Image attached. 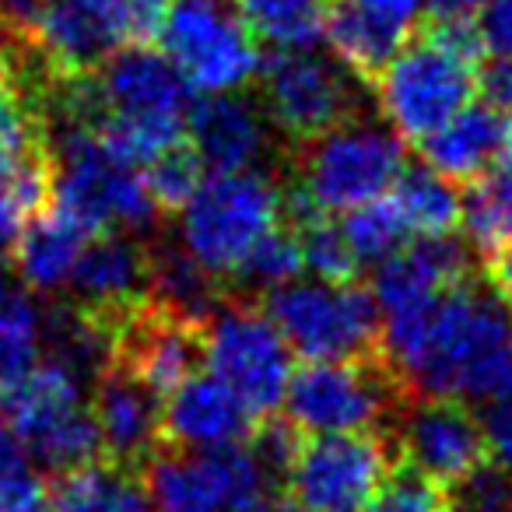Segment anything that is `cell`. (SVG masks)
<instances>
[{"label": "cell", "instance_id": "1", "mask_svg": "<svg viewBox=\"0 0 512 512\" xmlns=\"http://www.w3.org/2000/svg\"><path fill=\"white\" fill-rule=\"evenodd\" d=\"M383 358L407 397L495 400L512 390V320L474 278L386 313Z\"/></svg>", "mask_w": 512, "mask_h": 512}, {"label": "cell", "instance_id": "2", "mask_svg": "<svg viewBox=\"0 0 512 512\" xmlns=\"http://www.w3.org/2000/svg\"><path fill=\"white\" fill-rule=\"evenodd\" d=\"M404 165V141L397 130L362 113L313 141L295 144L288 151L285 179L327 214L383 197Z\"/></svg>", "mask_w": 512, "mask_h": 512}, {"label": "cell", "instance_id": "3", "mask_svg": "<svg viewBox=\"0 0 512 512\" xmlns=\"http://www.w3.org/2000/svg\"><path fill=\"white\" fill-rule=\"evenodd\" d=\"M260 309L281 330L285 344L309 362L383 355V320L372 292L358 281H288L260 295Z\"/></svg>", "mask_w": 512, "mask_h": 512}, {"label": "cell", "instance_id": "4", "mask_svg": "<svg viewBox=\"0 0 512 512\" xmlns=\"http://www.w3.org/2000/svg\"><path fill=\"white\" fill-rule=\"evenodd\" d=\"M285 414L302 432H390L411 404L383 355L306 362L285 386Z\"/></svg>", "mask_w": 512, "mask_h": 512}, {"label": "cell", "instance_id": "5", "mask_svg": "<svg viewBox=\"0 0 512 512\" xmlns=\"http://www.w3.org/2000/svg\"><path fill=\"white\" fill-rule=\"evenodd\" d=\"M281 186L267 169L214 172L179 211V242L207 271L228 278L242 256L281 225Z\"/></svg>", "mask_w": 512, "mask_h": 512}, {"label": "cell", "instance_id": "6", "mask_svg": "<svg viewBox=\"0 0 512 512\" xmlns=\"http://www.w3.org/2000/svg\"><path fill=\"white\" fill-rule=\"evenodd\" d=\"M0 414L25 442L29 463H39L50 474L102 460L85 383L53 358L36 362L18 383L0 390Z\"/></svg>", "mask_w": 512, "mask_h": 512}, {"label": "cell", "instance_id": "7", "mask_svg": "<svg viewBox=\"0 0 512 512\" xmlns=\"http://www.w3.org/2000/svg\"><path fill=\"white\" fill-rule=\"evenodd\" d=\"M200 348L207 372L235 393L253 421L278 411L292 376V348L260 302L228 292L200 330Z\"/></svg>", "mask_w": 512, "mask_h": 512}, {"label": "cell", "instance_id": "8", "mask_svg": "<svg viewBox=\"0 0 512 512\" xmlns=\"http://www.w3.org/2000/svg\"><path fill=\"white\" fill-rule=\"evenodd\" d=\"M260 109L288 148L306 144L365 113L362 81L337 60L309 50H278L260 60Z\"/></svg>", "mask_w": 512, "mask_h": 512}, {"label": "cell", "instance_id": "9", "mask_svg": "<svg viewBox=\"0 0 512 512\" xmlns=\"http://www.w3.org/2000/svg\"><path fill=\"white\" fill-rule=\"evenodd\" d=\"M137 474L155 512H253L271 495V481L246 442L218 449L158 442Z\"/></svg>", "mask_w": 512, "mask_h": 512}, {"label": "cell", "instance_id": "10", "mask_svg": "<svg viewBox=\"0 0 512 512\" xmlns=\"http://www.w3.org/2000/svg\"><path fill=\"white\" fill-rule=\"evenodd\" d=\"M158 43L190 88L207 95L239 92L264 60L232 0H169Z\"/></svg>", "mask_w": 512, "mask_h": 512}, {"label": "cell", "instance_id": "11", "mask_svg": "<svg viewBox=\"0 0 512 512\" xmlns=\"http://www.w3.org/2000/svg\"><path fill=\"white\" fill-rule=\"evenodd\" d=\"M123 46H134V0H46L18 39L43 81L85 78Z\"/></svg>", "mask_w": 512, "mask_h": 512}, {"label": "cell", "instance_id": "12", "mask_svg": "<svg viewBox=\"0 0 512 512\" xmlns=\"http://www.w3.org/2000/svg\"><path fill=\"white\" fill-rule=\"evenodd\" d=\"M397 460L390 432H330L302 439L285 498L302 512H362Z\"/></svg>", "mask_w": 512, "mask_h": 512}, {"label": "cell", "instance_id": "13", "mask_svg": "<svg viewBox=\"0 0 512 512\" xmlns=\"http://www.w3.org/2000/svg\"><path fill=\"white\" fill-rule=\"evenodd\" d=\"M369 88H376L379 109L400 141L418 144L467 106L477 92V67L418 32V43L400 46Z\"/></svg>", "mask_w": 512, "mask_h": 512}, {"label": "cell", "instance_id": "14", "mask_svg": "<svg viewBox=\"0 0 512 512\" xmlns=\"http://www.w3.org/2000/svg\"><path fill=\"white\" fill-rule=\"evenodd\" d=\"M88 85L95 99V123L116 116V120L155 123V127L179 130V134L186 130L193 88L179 74V67L151 46L116 50L106 64L88 74Z\"/></svg>", "mask_w": 512, "mask_h": 512}, {"label": "cell", "instance_id": "15", "mask_svg": "<svg viewBox=\"0 0 512 512\" xmlns=\"http://www.w3.org/2000/svg\"><path fill=\"white\" fill-rule=\"evenodd\" d=\"M393 442L400 460L414 463L446 488L491 460L481 418L467 400L453 397H414L393 425Z\"/></svg>", "mask_w": 512, "mask_h": 512}, {"label": "cell", "instance_id": "16", "mask_svg": "<svg viewBox=\"0 0 512 512\" xmlns=\"http://www.w3.org/2000/svg\"><path fill=\"white\" fill-rule=\"evenodd\" d=\"M116 362L165 400L179 383L200 372V362H204L200 327H190L141 299L120 316Z\"/></svg>", "mask_w": 512, "mask_h": 512}, {"label": "cell", "instance_id": "17", "mask_svg": "<svg viewBox=\"0 0 512 512\" xmlns=\"http://www.w3.org/2000/svg\"><path fill=\"white\" fill-rule=\"evenodd\" d=\"M88 404L99 425L102 460L123 470H141V463L162 442V397L130 369L113 362L92 379Z\"/></svg>", "mask_w": 512, "mask_h": 512}, {"label": "cell", "instance_id": "18", "mask_svg": "<svg viewBox=\"0 0 512 512\" xmlns=\"http://www.w3.org/2000/svg\"><path fill=\"white\" fill-rule=\"evenodd\" d=\"M190 148L211 172L267 169L274 151V127L256 99L235 92H214L197 99L186 116Z\"/></svg>", "mask_w": 512, "mask_h": 512}, {"label": "cell", "instance_id": "19", "mask_svg": "<svg viewBox=\"0 0 512 512\" xmlns=\"http://www.w3.org/2000/svg\"><path fill=\"white\" fill-rule=\"evenodd\" d=\"M470 281V253L453 235H428L379 260L372 274V299L379 313L428 302Z\"/></svg>", "mask_w": 512, "mask_h": 512}, {"label": "cell", "instance_id": "20", "mask_svg": "<svg viewBox=\"0 0 512 512\" xmlns=\"http://www.w3.org/2000/svg\"><path fill=\"white\" fill-rule=\"evenodd\" d=\"M253 414L211 372H193L162 400V442L183 449H218L246 442Z\"/></svg>", "mask_w": 512, "mask_h": 512}, {"label": "cell", "instance_id": "21", "mask_svg": "<svg viewBox=\"0 0 512 512\" xmlns=\"http://www.w3.org/2000/svg\"><path fill=\"white\" fill-rule=\"evenodd\" d=\"M144 260H148L144 299L162 313L204 330V323L228 295L225 278L207 271L197 256L186 253L183 242H172L165 235L144 239Z\"/></svg>", "mask_w": 512, "mask_h": 512}, {"label": "cell", "instance_id": "22", "mask_svg": "<svg viewBox=\"0 0 512 512\" xmlns=\"http://www.w3.org/2000/svg\"><path fill=\"white\" fill-rule=\"evenodd\" d=\"M144 274H148L144 242L123 232H102L81 246L67 288L74 292V302L123 313L144 299Z\"/></svg>", "mask_w": 512, "mask_h": 512}, {"label": "cell", "instance_id": "23", "mask_svg": "<svg viewBox=\"0 0 512 512\" xmlns=\"http://www.w3.org/2000/svg\"><path fill=\"white\" fill-rule=\"evenodd\" d=\"M85 242L88 235L53 207L32 214L18 235L15 249H11L22 285L39 295H57L71 281V271Z\"/></svg>", "mask_w": 512, "mask_h": 512}, {"label": "cell", "instance_id": "24", "mask_svg": "<svg viewBox=\"0 0 512 512\" xmlns=\"http://www.w3.org/2000/svg\"><path fill=\"white\" fill-rule=\"evenodd\" d=\"M502 116L491 106H463L439 130L421 137L418 148L428 169L446 179H474L502 151Z\"/></svg>", "mask_w": 512, "mask_h": 512}, {"label": "cell", "instance_id": "25", "mask_svg": "<svg viewBox=\"0 0 512 512\" xmlns=\"http://www.w3.org/2000/svg\"><path fill=\"white\" fill-rule=\"evenodd\" d=\"M323 39L330 43L344 71L355 74L362 85H372L383 74V67L400 53V46L411 39V29H400L383 15L358 8L355 0H334Z\"/></svg>", "mask_w": 512, "mask_h": 512}, {"label": "cell", "instance_id": "26", "mask_svg": "<svg viewBox=\"0 0 512 512\" xmlns=\"http://www.w3.org/2000/svg\"><path fill=\"white\" fill-rule=\"evenodd\" d=\"M50 495L57 512H155L141 474L109 460H92L53 474Z\"/></svg>", "mask_w": 512, "mask_h": 512}, {"label": "cell", "instance_id": "27", "mask_svg": "<svg viewBox=\"0 0 512 512\" xmlns=\"http://www.w3.org/2000/svg\"><path fill=\"white\" fill-rule=\"evenodd\" d=\"M460 221L481 260L512 246V165L484 169L467 179L460 197Z\"/></svg>", "mask_w": 512, "mask_h": 512}, {"label": "cell", "instance_id": "28", "mask_svg": "<svg viewBox=\"0 0 512 512\" xmlns=\"http://www.w3.org/2000/svg\"><path fill=\"white\" fill-rule=\"evenodd\" d=\"M256 43L278 50H313L323 43V29L334 0H232Z\"/></svg>", "mask_w": 512, "mask_h": 512}, {"label": "cell", "instance_id": "29", "mask_svg": "<svg viewBox=\"0 0 512 512\" xmlns=\"http://www.w3.org/2000/svg\"><path fill=\"white\" fill-rule=\"evenodd\" d=\"M390 190V200L404 218L407 232H414L418 239L453 235L456 221H460V193L446 176H439L428 165H414V169L404 165Z\"/></svg>", "mask_w": 512, "mask_h": 512}, {"label": "cell", "instance_id": "30", "mask_svg": "<svg viewBox=\"0 0 512 512\" xmlns=\"http://www.w3.org/2000/svg\"><path fill=\"white\" fill-rule=\"evenodd\" d=\"M43 351V313L22 281L0 271V390L25 376Z\"/></svg>", "mask_w": 512, "mask_h": 512}, {"label": "cell", "instance_id": "31", "mask_svg": "<svg viewBox=\"0 0 512 512\" xmlns=\"http://www.w3.org/2000/svg\"><path fill=\"white\" fill-rule=\"evenodd\" d=\"M302 274V249L299 239L288 225H278L256 242L242 264L228 274V292L235 295H249V299H260L264 292L278 285H288Z\"/></svg>", "mask_w": 512, "mask_h": 512}, {"label": "cell", "instance_id": "32", "mask_svg": "<svg viewBox=\"0 0 512 512\" xmlns=\"http://www.w3.org/2000/svg\"><path fill=\"white\" fill-rule=\"evenodd\" d=\"M50 186H53L50 148L43 155H32L11 176L0 179V267H4V260L15 249L25 221L50 204Z\"/></svg>", "mask_w": 512, "mask_h": 512}, {"label": "cell", "instance_id": "33", "mask_svg": "<svg viewBox=\"0 0 512 512\" xmlns=\"http://www.w3.org/2000/svg\"><path fill=\"white\" fill-rule=\"evenodd\" d=\"M50 148L46 141V120L22 81L0 92V179L11 176L32 155H43Z\"/></svg>", "mask_w": 512, "mask_h": 512}, {"label": "cell", "instance_id": "34", "mask_svg": "<svg viewBox=\"0 0 512 512\" xmlns=\"http://www.w3.org/2000/svg\"><path fill=\"white\" fill-rule=\"evenodd\" d=\"M341 232L348 239L351 253L358 256V264H379L390 253H397L407 235H411L390 197L365 200V204L344 211Z\"/></svg>", "mask_w": 512, "mask_h": 512}, {"label": "cell", "instance_id": "35", "mask_svg": "<svg viewBox=\"0 0 512 512\" xmlns=\"http://www.w3.org/2000/svg\"><path fill=\"white\" fill-rule=\"evenodd\" d=\"M362 512H449V488L397 456Z\"/></svg>", "mask_w": 512, "mask_h": 512}, {"label": "cell", "instance_id": "36", "mask_svg": "<svg viewBox=\"0 0 512 512\" xmlns=\"http://www.w3.org/2000/svg\"><path fill=\"white\" fill-rule=\"evenodd\" d=\"M200 183H204V162L190 148V141H176L172 148H165L158 158H151L144 172V186L165 218L183 211Z\"/></svg>", "mask_w": 512, "mask_h": 512}, {"label": "cell", "instance_id": "37", "mask_svg": "<svg viewBox=\"0 0 512 512\" xmlns=\"http://www.w3.org/2000/svg\"><path fill=\"white\" fill-rule=\"evenodd\" d=\"M302 249V271H309L320 281H334V285H348L358 281V256L351 253L348 239L337 225H330L327 218H316L302 228H292Z\"/></svg>", "mask_w": 512, "mask_h": 512}, {"label": "cell", "instance_id": "38", "mask_svg": "<svg viewBox=\"0 0 512 512\" xmlns=\"http://www.w3.org/2000/svg\"><path fill=\"white\" fill-rule=\"evenodd\" d=\"M449 512H512V470L488 460L449 484Z\"/></svg>", "mask_w": 512, "mask_h": 512}, {"label": "cell", "instance_id": "39", "mask_svg": "<svg viewBox=\"0 0 512 512\" xmlns=\"http://www.w3.org/2000/svg\"><path fill=\"white\" fill-rule=\"evenodd\" d=\"M0 512H57L50 484L32 470L0 477Z\"/></svg>", "mask_w": 512, "mask_h": 512}, {"label": "cell", "instance_id": "40", "mask_svg": "<svg viewBox=\"0 0 512 512\" xmlns=\"http://www.w3.org/2000/svg\"><path fill=\"white\" fill-rule=\"evenodd\" d=\"M484 439H488V453L495 456V463L512 470V390L502 393L495 400H484Z\"/></svg>", "mask_w": 512, "mask_h": 512}, {"label": "cell", "instance_id": "41", "mask_svg": "<svg viewBox=\"0 0 512 512\" xmlns=\"http://www.w3.org/2000/svg\"><path fill=\"white\" fill-rule=\"evenodd\" d=\"M477 36H481L484 53L502 57L512 53V0H488L477 11Z\"/></svg>", "mask_w": 512, "mask_h": 512}, {"label": "cell", "instance_id": "42", "mask_svg": "<svg viewBox=\"0 0 512 512\" xmlns=\"http://www.w3.org/2000/svg\"><path fill=\"white\" fill-rule=\"evenodd\" d=\"M477 92L484 95V106L495 113H512V53L491 57L477 71Z\"/></svg>", "mask_w": 512, "mask_h": 512}, {"label": "cell", "instance_id": "43", "mask_svg": "<svg viewBox=\"0 0 512 512\" xmlns=\"http://www.w3.org/2000/svg\"><path fill=\"white\" fill-rule=\"evenodd\" d=\"M29 470V453H25V442L18 439V432L11 428V421L0 414V477L22 474Z\"/></svg>", "mask_w": 512, "mask_h": 512}, {"label": "cell", "instance_id": "44", "mask_svg": "<svg viewBox=\"0 0 512 512\" xmlns=\"http://www.w3.org/2000/svg\"><path fill=\"white\" fill-rule=\"evenodd\" d=\"M43 4L46 0H0V29L8 32V36H15V43H18Z\"/></svg>", "mask_w": 512, "mask_h": 512}, {"label": "cell", "instance_id": "45", "mask_svg": "<svg viewBox=\"0 0 512 512\" xmlns=\"http://www.w3.org/2000/svg\"><path fill=\"white\" fill-rule=\"evenodd\" d=\"M358 8L372 11V15H383L386 22L400 25V29H411L418 22V11H421V0H355Z\"/></svg>", "mask_w": 512, "mask_h": 512}, {"label": "cell", "instance_id": "46", "mask_svg": "<svg viewBox=\"0 0 512 512\" xmlns=\"http://www.w3.org/2000/svg\"><path fill=\"white\" fill-rule=\"evenodd\" d=\"M22 81V50H18L15 36L0 29V92Z\"/></svg>", "mask_w": 512, "mask_h": 512}, {"label": "cell", "instance_id": "47", "mask_svg": "<svg viewBox=\"0 0 512 512\" xmlns=\"http://www.w3.org/2000/svg\"><path fill=\"white\" fill-rule=\"evenodd\" d=\"M488 0H421V8L428 11V18L446 22V18H477V11Z\"/></svg>", "mask_w": 512, "mask_h": 512}, {"label": "cell", "instance_id": "48", "mask_svg": "<svg viewBox=\"0 0 512 512\" xmlns=\"http://www.w3.org/2000/svg\"><path fill=\"white\" fill-rule=\"evenodd\" d=\"M253 512H302V509H295V505L288 502V498H274V495H267L264 502L256 505Z\"/></svg>", "mask_w": 512, "mask_h": 512}, {"label": "cell", "instance_id": "49", "mask_svg": "<svg viewBox=\"0 0 512 512\" xmlns=\"http://www.w3.org/2000/svg\"><path fill=\"white\" fill-rule=\"evenodd\" d=\"M502 151H505V162L512 165V113H509V123L502 130Z\"/></svg>", "mask_w": 512, "mask_h": 512}, {"label": "cell", "instance_id": "50", "mask_svg": "<svg viewBox=\"0 0 512 512\" xmlns=\"http://www.w3.org/2000/svg\"><path fill=\"white\" fill-rule=\"evenodd\" d=\"M502 302H505V306H509V309H505V313H509V320H512V295H505Z\"/></svg>", "mask_w": 512, "mask_h": 512}]
</instances>
